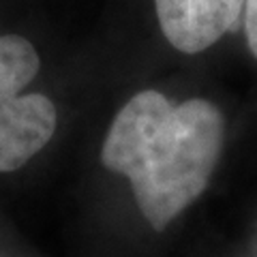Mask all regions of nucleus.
I'll list each match as a JSON object with an SVG mask.
<instances>
[{"label": "nucleus", "mask_w": 257, "mask_h": 257, "mask_svg": "<svg viewBox=\"0 0 257 257\" xmlns=\"http://www.w3.org/2000/svg\"><path fill=\"white\" fill-rule=\"evenodd\" d=\"M223 135L225 120L214 103H174L159 90H142L116 114L101 163L128 178L144 219L163 231L206 191Z\"/></svg>", "instance_id": "obj_1"}, {"label": "nucleus", "mask_w": 257, "mask_h": 257, "mask_svg": "<svg viewBox=\"0 0 257 257\" xmlns=\"http://www.w3.org/2000/svg\"><path fill=\"white\" fill-rule=\"evenodd\" d=\"M41 69L28 39L0 37V172H15L52 140L56 105L45 94H22Z\"/></svg>", "instance_id": "obj_2"}, {"label": "nucleus", "mask_w": 257, "mask_h": 257, "mask_svg": "<svg viewBox=\"0 0 257 257\" xmlns=\"http://www.w3.org/2000/svg\"><path fill=\"white\" fill-rule=\"evenodd\" d=\"M163 37L182 54H199L242 28L246 0H152Z\"/></svg>", "instance_id": "obj_3"}, {"label": "nucleus", "mask_w": 257, "mask_h": 257, "mask_svg": "<svg viewBox=\"0 0 257 257\" xmlns=\"http://www.w3.org/2000/svg\"><path fill=\"white\" fill-rule=\"evenodd\" d=\"M242 30H244V37H246L248 52L253 54V58H257V0H246Z\"/></svg>", "instance_id": "obj_4"}]
</instances>
